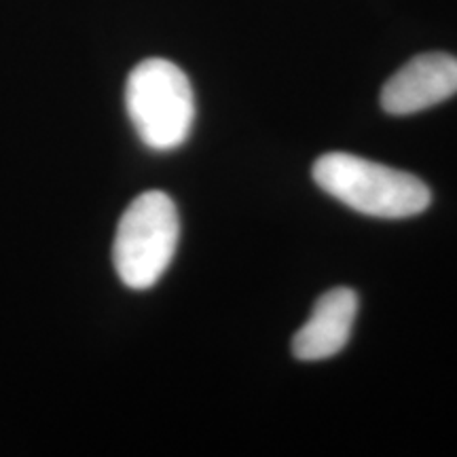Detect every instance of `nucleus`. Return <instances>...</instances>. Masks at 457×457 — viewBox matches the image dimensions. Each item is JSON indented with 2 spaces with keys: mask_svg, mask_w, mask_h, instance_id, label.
Returning <instances> with one entry per match:
<instances>
[{
  "mask_svg": "<svg viewBox=\"0 0 457 457\" xmlns=\"http://www.w3.org/2000/svg\"><path fill=\"white\" fill-rule=\"evenodd\" d=\"M312 174L330 197L375 219H409L432 204L430 188L417 176L350 153H327Z\"/></svg>",
  "mask_w": 457,
  "mask_h": 457,
  "instance_id": "f257e3e1",
  "label": "nucleus"
},
{
  "mask_svg": "<svg viewBox=\"0 0 457 457\" xmlns=\"http://www.w3.org/2000/svg\"><path fill=\"white\" fill-rule=\"evenodd\" d=\"M125 106L136 134L153 151L185 145L195 121V96L182 68L148 57L129 72Z\"/></svg>",
  "mask_w": 457,
  "mask_h": 457,
  "instance_id": "f03ea898",
  "label": "nucleus"
},
{
  "mask_svg": "<svg viewBox=\"0 0 457 457\" xmlns=\"http://www.w3.org/2000/svg\"><path fill=\"white\" fill-rule=\"evenodd\" d=\"M180 220L176 204L163 191H146L128 205L112 245L114 270L131 290L155 286L176 254Z\"/></svg>",
  "mask_w": 457,
  "mask_h": 457,
  "instance_id": "7ed1b4c3",
  "label": "nucleus"
},
{
  "mask_svg": "<svg viewBox=\"0 0 457 457\" xmlns=\"http://www.w3.org/2000/svg\"><path fill=\"white\" fill-rule=\"evenodd\" d=\"M457 94V57L421 54L394 72L381 89V108L394 117L415 114Z\"/></svg>",
  "mask_w": 457,
  "mask_h": 457,
  "instance_id": "20e7f679",
  "label": "nucleus"
},
{
  "mask_svg": "<svg viewBox=\"0 0 457 457\" xmlns=\"http://www.w3.org/2000/svg\"><path fill=\"white\" fill-rule=\"evenodd\" d=\"M358 313V295L339 286L322 295L310 320L293 339V353L303 362L333 358L347 345Z\"/></svg>",
  "mask_w": 457,
  "mask_h": 457,
  "instance_id": "39448f33",
  "label": "nucleus"
}]
</instances>
